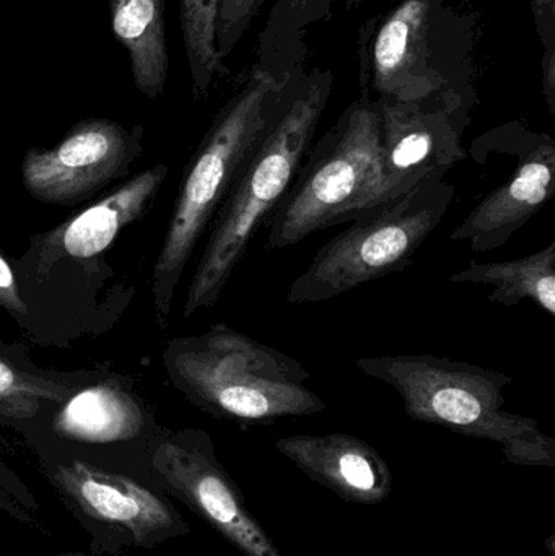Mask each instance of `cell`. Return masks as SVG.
Returning a JSON list of instances; mask_svg holds the SVG:
<instances>
[{
  "mask_svg": "<svg viewBox=\"0 0 555 556\" xmlns=\"http://www.w3.org/2000/svg\"><path fill=\"white\" fill-rule=\"evenodd\" d=\"M303 64L260 61L215 116L186 166L168 231L153 269V304L165 326L195 247L244 166L282 114Z\"/></svg>",
  "mask_w": 555,
  "mask_h": 556,
  "instance_id": "6da1fadb",
  "label": "cell"
},
{
  "mask_svg": "<svg viewBox=\"0 0 555 556\" xmlns=\"http://www.w3.org/2000/svg\"><path fill=\"white\" fill-rule=\"evenodd\" d=\"M331 71H303L273 129L264 137L212 222L188 288L182 316L218 303L261 228L295 181L332 93Z\"/></svg>",
  "mask_w": 555,
  "mask_h": 556,
  "instance_id": "7a4b0ae2",
  "label": "cell"
},
{
  "mask_svg": "<svg viewBox=\"0 0 555 556\" xmlns=\"http://www.w3.org/2000/svg\"><path fill=\"white\" fill-rule=\"evenodd\" d=\"M172 384L205 414L240 425H269L328 408L308 386V369L287 353L225 323L173 339L163 353Z\"/></svg>",
  "mask_w": 555,
  "mask_h": 556,
  "instance_id": "3957f363",
  "label": "cell"
},
{
  "mask_svg": "<svg viewBox=\"0 0 555 556\" xmlns=\"http://www.w3.org/2000/svg\"><path fill=\"white\" fill-rule=\"evenodd\" d=\"M355 365L368 378L391 386L413 420L492 441L515 466L554 469V438L534 418L505 408L512 384L505 372L429 353L364 356Z\"/></svg>",
  "mask_w": 555,
  "mask_h": 556,
  "instance_id": "277c9868",
  "label": "cell"
},
{
  "mask_svg": "<svg viewBox=\"0 0 555 556\" xmlns=\"http://www.w3.org/2000/svg\"><path fill=\"white\" fill-rule=\"evenodd\" d=\"M380 117L367 90L313 142L286 198L267 222V250H286L316 231L354 220L380 185Z\"/></svg>",
  "mask_w": 555,
  "mask_h": 556,
  "instance_id": "5b68a950",
  "label": "cell"
},
{
  "mask_svg": "<svg viewBox=\"0 0 555 556\" xmlns=\"http://www.w3.org/2000/svg\"><path fill=\"white\" fill-rule=\"evenodd\" d=\"M455 198L445 178L362 212L328 241L287 291V303L315 304L406 269Z\"/></svg>",
  "mask_w": 555,
  "mask_h": 556,
  "instance_id": "8992f818",
  "label": "cell"
},
{
  "mask_svg": "<svg viewBox=\"0 0 555 556\" xmlns=\"http://www.w3.org/2000/svg\"><path fill=\"white\" fill-rule=\"evenodd\" d=\"M41 472L90 538L91 554L127 556L191 534V526L155 485L77 457L42 459Z\"/></svg>",
  "mask_w": 555,
  "mask_h": 556,
  "instance_id": "52a82bcc",
  "label": "cell"
},
{
  "mask_svg": "<svg viewBox=\"0 0 555 556\" xmlns=\"http://www.w3.org/2000/svg\"><path fill=\"white\" fill-rule=\"evenodd\" d=\"M443 0H404L371 41L370 85L378 101L455 100L472 106L465 74L452 71L458 35L455 13Z\"/></svg>",
  "mask_w": 555,
  "mask_h": 556,
  "instance_id": "ba28073f",
  "label": "cell"
},
{
  "mask_svg": "<svg viewBox=\"0 0 555 556\" xmlns=\"http://www.w3.org/2000/svg\"><path fill=\"white\" fill-rule=\"evenodd\" d=\"M150 483L204 519L244 556H283L251 515L243 492L215 454L209 433L195 428L155 431L147 450Z\"/></svg>",
  "mask_w": 555,
  "mask_h": 556,
  "instance_id": "9c48e42d",
  "label": "cell"
},
{
  "mask_svg": "<svg viewBox=\"0 0 555 556\" xmlns=\"http://www.w3.org/2000/svg\"><path fill=\"white\" fill-rule=\"evenodd\" d=\"M374 101L380 117L381 168L371 207L413 191L427 179L445 178L468 156L463 137L471 121L469 104Z\"/></svg>",
  "mask_w": 555,
  "mask_h": 556,
  "instance_id": "30bf717a",
  "label": "cell"
},
{
  "mask_svg": "<svg viewBox=\"0 0 555 556\" xmlns=\"http://www.w3.org/2000/svg\"><path fill=\"white\" fill-rule=\"evenodd\" d=\"M140 152V136L103 117L75 124L52 149H29L22 163L26 191L45 204L74 205L123 176Z\"/></svg>",
  "mask_w": 555,
  "mask_h": 556,
  "instance_id": "8fae6325",
  "label": "cell"
},
{
  "mask_svg": "<svg viewBox=\"0 0 555 556\" xmlns=\"http://www.w3.org/2000/svg\"><path fill=\"white\" fill-rule=\"evenodd\" d=\"M512 149L517 168L492 189L456 227L452 240L468 243L472 253L501 250L554 198L555 142L547 134H521Z\"/></svg>",
  "mask_w": 555,
  "mask_h": 556,
  "instance_id": "7c38bea8",
  "label": "cell"
},
{
  "mask_svg": "<svg viewBox=\"0 0 555 556\" xmlns=\"http://www.w3.org/2000/svg\"><path fill=\"white\" fill-rule=\"evenodd\" d=\"M276 450L344 502L375 506L393 492L387 460L367 441L352 434H293L277 440Z\"/></svg>",
  "mask_w": 555,
  "mask_h": 556,
  "instance_id": "4fadbf2b",
  "label": "cell"
},
{
  "mask_svg": "<svg viewBox=\"0 0 555 556\" xmlns=\"http://www.w3.org/2000/svg\"><path fill=\"white\" fill-rule=\"evenodd\" d=\"M168 168L156 165L111 192L41 238L36 264L48 274L62 260H90L106 251L119 231L136 222L153 201Z\"/></svg>",
  "mask_w": 555,
  "mask_h": 556,
  "instance_id": "5bb4252c",
  "label": "cell"
},
{
  "mask_svg": "<svg viewBox=\"0 0 555 556\" xmlns=\"http://www.w3.org/2000/svg\"><path fill=\"white\" fill-rule=\"evenodd\" d=\"M146 428L142 404L117 382L75 389L52 420L58 437L84 444L124 443L142 437Z\"/></svg>",
  "mask_w": 555,
  "mask_h": 556,
  "instance_id": "9a60e30c",
  "label": "cell"
},
{
  "mask_svg": "<svg viewBox=\"0 0 555 556\" xmlns=\"http://www.w3.org/2000/svg\"><path fill=\"white\" fill-rule=\"evenodd\" d=\"M108 5L114 36L129 55L134 85L156 100L169 71L163 0H108Z\"/></svg>",
  "mask_w": 555,
  "mask_h": 556,
  "instance_id": "2e32d148",
  "label": "cell"
},
{
  "mask_svg": "<svg viewBox=\"0 0 555 556\" xmlns=\"http://www.w3.org/2000/svg\"><path fill=\"white\" fill-rule=\"evenodd\" d=\"M450 280L492 288L491 303L512 307L530 301L547 316L555 317V241L518 260L488 264L471 261L466 269L450 276Z\"/></svg>",
  "mask_w": 555,
  "mask_h": 556,
  "instance_id": "e0dca14e",
  "label": "cell"
},
{
  "mask_svg": "<svg viewBox=\"0 0 555 556\" xmlns=\"http://www.w3.org/2000/svg\"><path fill=\"white\" fill-rule=\"evenodd\" d=\"M75 386L46 375L0 345V424L35 420L46 405H61Z\"/></svg>",
  "mask_w": 555,
  "mask_h": 556,
  "instance_id": "ac0fdd59",
  "label": "cell"
},
{
  "mask_svg": "<svg viewBox=\"0 0 555 556\" xmlns=\"http://www.w3.org/2000/svg\"><path fill=\"white\" fill-rule=\"evenodd\" d=\"M358 0H277L260 35V61L295 62L303 55V38L316 23L335 15L338 7H351Z\"/></svg>",
  "mask_w": 555,
  "mask_h": 556,
  "instance_id": "d6986e66",
  "label": "cell"
},
{
  "mask_svg": "<svg viewBox=\"0 0 555 556\" xmlns=\"http://www.w3.org/2000/svg\"><path fill=\"white\" fill-rule=\"evenodd\" d=\"M218 0H179L182 42L195 98L205 97L224 67L215 48Z\"/></svg>",
  "mask_w": 555,
  "mask_h": 556,
  "instance_id": "ffe728a7",
  "label": "cell"
},
{
  "mask_svg": "<svg viewBox=\"0 0 555 556\" xmlns=\"http://www.w3.org/2000/svg\"><path fill=\"white\" fill-rule=\"evenodd\" d=\"M0 513L42 538H52L41 516V505L22 477L0 457Z\"/></svg>",
  "mask_w": 555,
  "mask_h": 556,
  "instance_id": "44dd1931",
  "label": "cell"
},
{
  "mask_svg": "<svg viewBox=\"0 0 555 556\" xmlns=\"http://www.w3.org/2000/svg\"><path fill=\"white\" fill-rule=\"evenodd\" d=\"M266 0H218L215 48L224 62L237 48Z\"/></svg>",
  "mask_w": 555,
  "mask_h": 556,
  "instance_id": "7402d4cb",
  "label": "cell"
},
{
  "mask_svg": "<svg viewBox=\"0 0 555 556\" xmlns=\"http://www.w3.org/2000/svg\"><path fill=\"white\" fill-rule=\"evenodd\" d=\"M0 307L13 317H25L28 313L25 301L20 296L15 274L3 257L2 251H0Z\"/></svg>",
  "mask_w": 555,
  "mask_h": 556,
  "instance_id": "603a6c76",
  "label": "cell"
},
{
  "mask_svg": "<svg viewBox=\"0 0 555 556\" xmlns=\"http://www.w3.org/2000/svg\"><path fill=\"white\" fill-rule=\"evenodd\" d=\"M544 52H555V0H530Z\"/></svg>",
  "mask_w": 555,
  "mask_h": 556,
  "instance_id": "cb8c5ba5",
  "label": "cell"
},
{
  "mask_svg": "<svg viewBox=\"0 0 555 556\" xmlns=\"http://www.w3.org/2000/svg\"><path fill=\"white\" fill-rule=\"evenodd\" d=\"M543 93L551 114H555V52H544Z\"/></svg>",
  "mask_w": 555,
  "mask_h": 556,
  "instance_id": "d4e9b609",
  "label": "cell"
},
{
  "mask_svg": "<svg viewBox=\"0 0 555 556\" xmlns=\"http://www.w3.org/2000/svg\"><path fill=\"white\" fill-rule=\"evenodd\" d=\"M51 556H98L94 554H91V552H88V554H85V552H62V554H55Z\"/></svg>",
  "mask_w": 555,
  "mask_h": 556,
  "instance_id": "484cf974",
  "label": "cell"
},
{
  "mask_svg": "<svg viewBox=\"0 0 555 556\" xmlns=\"http://www.w3.org/2000/svg\"><path fill=\"white\" fill-rule=\"evenodd\" d=\"M553 542H554V535H551L550 539H547L546 547L550 548L551 555H555L554 548H553Z\"/></svg>",
  "mask_w": 555,
  "mask_h": 556,
  "instance_id": "4316f807",
  "label": "cell"
}]
</instances>
